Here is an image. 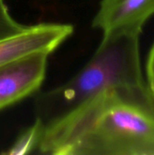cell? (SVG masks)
Returning a JSON list of instances; mask_svg holds the SVG:
<instances>
[{
    "label": "cell",
    "instance_id": "1",
    "mask_svg": "<svg viewBox=\"0 0 154 155\" xmlns=\"http://www.w3.org/2000/svg\"><path fill=\"white\" fill-rule=\"evenodd\" d=\"M53 155L154 154V110L108 89L44 124L37 149Z\"/></svg>",
    "mask_w": 154,
    "mask_h": 155
},
{
    "label": "cell",
    "instance_id": "2",
    "mask_svg": "<svg viewBox=\"0 0 154 155\" xmlns=\"http://www.w3.org/2000/svg\"><path fill=\"white\" fill-rule=\"evenodd\" d=\"M108 89L120 90L154 110L140 56V36L103 35L89 62L69 81L40 94L36 117L46 124Z\"/></svg>",
    "mask_w": 154,
    "mask_h": 155
},
{
    "label": "cell",
    "instance_id": "3",
    "mask_svg": "<svg viewBox=\"0 0 154 155\" xmlns=\"http://www.w3.org/2000/svg\"><path fill=\"white\" fill-rule=\"evenodd\" d=\"M47 52H34L0 65V111L39 90L45 78Z\"/></svg>",
    "mask_w": 154,
    "mask_h": 155
},
{
    "label": "cell",
    "instance_id": "4",
    "mask_svg": "<svg viewBox=\"0 0 154 155\" xmlns=\"http://www.w3.org/2000/svg\"><path fill=\"white\" fill-rule=\"evenodd\" d=\"M154 15V0H101L93 26L103 35L140 36Z\"/></svg>",
    "mask_w": 154,
    "mask_h": 155
},
{
    "label": "cell",
    "instance_id": "5",
    "mask_svg": "<svg viewBox=\"0 0 154 155\" xmlns=\"http://www.w3.org/2000/svg\"><path fill=\"white\" fill-rule=\"evenodd\" d=\"M74 32L73 25L42 23L28 25L23 32L0 40V65L34 52L52 54Z\"/></svg>",
    "mask_w": 154,
    "mask_h": 155
},
{
    "label": "cell",
    "instance_id": "6",
    "mask_svg": "<svg viewBox=\"0 0 154 155\" xmlns=\"http://www.w3.org/2000/svg\"><path fill=\"white\" fill-rule=\"evenodd\" d=\"M44 130V124L37 118L34 124L25 129L15 141L9 150L5 153L9 155H21L32 153L36 150Z\"/></svg>",
    "mask_w": 154,
    "mask_h": 155
},
{
    "label": "cell",
    "instance_id": "7",
    "mask_svg": "<svg viewBox=\"0 0 154 155\" xmlns=\"http://www.w3.org/2000/svg\"><path fill=\"white\" fill-rule=\"evenodd\" d=\"M27 26L15 21L10 15L4 0H0V40L17 35L26 29Z\"/></svg>",
    "mask_w": 154,
    "mask_h": 155
},
{
    "label": "cell",
    "instance_id": "8",
    "mask_svg": "<svg viewBox=\"0 0 154 155\" xmlns=\"http://www.w3.org/2000/svg\"><path fill=\"white\" fill-rule=\"evenodd\" d=\"M145 82L150 98L154 105V43L149 51L145 64Z\"/></svg>",
    "mask_w": 154,
    "mask_h": 155
}]
</instances>
